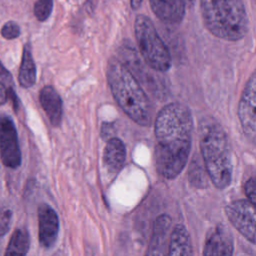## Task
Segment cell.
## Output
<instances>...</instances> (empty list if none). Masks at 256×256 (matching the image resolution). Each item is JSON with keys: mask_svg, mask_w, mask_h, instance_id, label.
<instances>
[{"mask_svg": "<svg viewBox=\"0 0 256 256\" xmlns=\"http://www.w3.org/2000/svg\"><path fill=\"white\" fill-rule=\"evenodd\" d=\"M192 131V114L186 105L169 103L158 113L154 124L155 165L163 178L171 180L182 172L191 151Z\"/></svg>", "mask_w": 256, "mask_h": 256, "instance_id": "obj_1", "label": "cell"}, {"mask_svg": "<svg viewBox=\"0 0 256 256\" xmlns=\"http://www.w3.org/2000/svg\"><path fill=\"white\" fill-rule=\"evenodd\" d=\"M199 143L211 182L217 189L227 188L232 180V151L225 130L214 118L206 116L199 122Z\"/></svg>", "mask_w": 256, "mask_h": 256, "instance_id": "obj_2", "label": "cell"}, {"mask_svg": "<svg viewBox=\"0 0 256 256\" xmlns=\"http://www.w3.org/2000/svg\"><path fill=\"white\" fill-rule=\"evenodd\" d=\"M107 81L115 101L124 113L135 123L149 126L152 120L151 103L127 65L116 58L110 59Z\"/></svg>", "mask_w": 256, "mask_h": 256, "instance_id": "obj_3", "label": "cell"}, {"mask_svg": "<svg viewBox=\"0 0 256 256\" xmlns=\"http://www.w3.org/2000/svg\"><path fill=\"white\" fill-rule=\"evenodd\" d=\"M208 31L226 41H238L248 32L249 21L243 0H200Z\"/></svg>", "mask_w": 256, "mask_h": 256, "instance_id": "obj_4", "label": "cell"}, {"mask_svg": "<svg viewBox=\"0 0 256 256\" xmlns=\"http://www.w3.org/2000/svg\"><path fill=\"white\" fill-rule=\"evenodd\" d=\"M134 31L138 48L144 62L158 72L171 67V56L149 17L139 14L135 18Z\"/></svg>", "mask_w": 256, "mask_h": 256, "instance_id": "obj_5", "label": "cell"}, {"mask_svg": "<svg viewBox=\"0 0 256 256\" xmlns=\"http://www.w3.org/2000/svg\"><path fill=\"white\" fill-rule=\"evenodd\" d=\"M225 213L232 226L250 243L255 244V209L247 199L230 202L225 207Z\"/></svg>", "mask_w": 256, "mask_h": 256, "instance_id": "obj_6", "label": "cell"}, {"mask_svg": "<svg viewBox=\"0 0 256 256\" xmlns=\"http://www.w3.org/2000/svg\"><path fill=\"white\" fill-rule=\"evenodd\" d=\"M0 157L8 168L16 169L21 165L17 130L12 119L3 113H0Z\"/></svg>", "mask_w": 256, "mask_h": 256, "instance_id": "obj_7", "label": "cell"}, {"mask_svg": "<svg viewBox=\"0 0 256 256\" xmlns=\"http://www.w3.org/2000/svg\"><path fill=\"white\" fill-rule=\"evenodd\" d=\"M256 75L253 73L248 79L238 107V116L245 136L252 142L256 137Z\"/></svg>", "mask_w": 256, "mask_h": 256, "instance_id": "obj_8", "label": "cell"}, {"mask_svg": "<svg viewBox=\"0 0 256 256\" xmlns=\"http://www.w3.org/2000/svg\"><path fill=\"white\" fill-rule=\"evenodd\" d=\"M234 240L230 229L224 224H216L206 234L203 256H233Z\"/></svg>", "mask_w": 256, "mask_h": 256, "instance_id": "obj_9", "label": "cell"}, {"mask_svg": "<svg viewBox=\"0 0 256 256\" xmlns=\"http://www.w3.org/2000/svg\"><path fill=\"white\" fill-rule=\"evenodd\" d=\"M59 233V218L56 211L43 203L38 208V238L43 248H52Z\"/></svg>", "mask_w": 256, "mask_h": 256, "instance_id": "obj_10", "label": "cell"}, {"mask_svg": "<svg viewBox=\"0 0 256 256\" xmlns=\"http://www.w3.org/2000/svg\"><path fill=\"white\" fill-rule=\"evenodd\" d=\"M172 220L169 215H159L153 224L152 234L145 256H168Z\"/></svg>", "mask_w": 256, "mask_h": 256, "instance_id": "obj_11", "label": "cell"}, {"mask_svg": "<svg viewBox=\"0 0 256 256\" xmlns=\"http://www.w3.org/2000/svg\"><path fill=\"white\" fill-rule=\"evenodd\" d=\"M151 9L158 19L167 24H177L185 16V0H149Z\"/></svg>", "mask_w": 256, "mask_h": 256, "instance_id": "obj_12", "label": "cell"}, {"mask_svg": "<svg viewBox=\"0 0 256 256\" xmlns=\"http://www.w3.org/2000/svg\"><path fill=\"white\" fill-rule=\"evenodd\" d=\"M39 101L51 125L54 127L60 126L63 116V103L54 87L44 86L39 93Z\"/></svg>", "mask_w": 256, "mask_h": 256, "instance_id": "obj_13", "label": "cell"}, {"mask_svg": "<svg viewBox=\"0 0 256 256\" xmlns=\"http://www.w3.org/2000/svg\"><path fill=\"white\" fill-rule=\"evenodd\" d=\"M125 159L126 147L123 141L116 137L108 139L103 153V163L107 172L111 175L117 174L123 167Z\"/></svg>", "mask_w": 256, "mask_h": 256, "instance_id": "obj_14", "label": "cell"}, {"mask_svg": "<svg viewBox=\"0 0 256 256\" xmlns=\"http://www.w3.org/2000/svg\"><path fill=\"white\" fill-rule=\"evenodd\" d=\"M168 256H193L190 235L183 224H176L171 229Z\"/></svg>", "mask_w": 256, "mask_h": 256, "instance_id": "obj_15", "label": "cell"}, {"mask_svg": "<svg viewBox=\"0 0 256 256\" xmlns=\"http://www.w3.org/2000/svg\"><path fill=\"white\" fill-rule=\"evenodd\" d=\"M18 81L23 88H30L36 82V66L29 45L23 48Z\"/></svg>", "mask_w": 256, "mask_h": 256, "instance_id": "obj_16", "label": "cell"}, {"mask_svg": "<svg viewBox=\"0 0 256 256\" xmlns=\"http://www.w3.org/2000/svg\"><path fill=\"white\" fill-rule=\"evenodd\" d=\"M30 245L29 233L24 228L16 229L7 245L4 256H26Z\"/></svg>", "mask_w": 256, "mask_h": 256, "instance_id": "obj_17", "label": "cell"}, {"mask_svg": "<svg viewBox=\"0 0 256 256\" xmlns=\"http://www.w3.org/2000/svg\"><path fill=\"white\" fill-rule=\"evenodd\" d=\"M206 170L202 167L201 163L194 159L189 167L188 170V179L192 186L198 189H204L208 185V178L206 175Z\"/></svg>", "mask_w": 256, "mask_h": 256, "instance_id": "obj_18", "label": "cell"}, {"mask_svg": "<svg viewBox=\"0 0 256 256\" xmlns=\"http://www.w3.org/2000/svg\"><path fill=\"white\" fill-rule=\"evenodd\" d=\"M13 212L12 209L4 204L0 203V238L8 233L12 223Z\"/></svg>", "mask_w": 256, "mask_h": 256, "instance_id": "obj_19", "label": "cell"}, {"mask_svg": "<svg viewBox=\"0 0 256 256\" xmlns=\"http://www.w3.org/2000/svg\"><path fill=\"white\" fill-rule=\"evenodd\" d=\"M53 8V0H37L34 4L35 17L43 22L49 18Z\"/></svg>", "mask_w": 256, "mask_h": 256, "instance_id": "obj_20", "label": "cell"}, {"mask_svg": "<svg viewBox=\"0 0 256 256\" xmlns=\"http://www.w3.org/2000/svg\"><path fill=\"white\" fill-rule=\"evenodd\" d=\"M20 27L19 25L14 21H8L6 22L2 28H1V35L3 38L12 40L17 38L20 35Z\"/></svg>", "mask_w": 256, "mask_h": 256, "instance_id": "obj_21", "label": "cell"}, {"mask_svg": "<svg viewBox=\"0 0 256 256\" xmlns=\"http://www.w3.org/2000/svg\"><path fill=\"white\" fill-rule=\"evenodd\" d=\"M244 191L245 194L247 196V200L252 203L253 205H255L256 202V182H255V178L251 177L250 179H248L245 183L244 186Z\"/></svg>", "mask_w": 256, "mask_h": 256, "instance_id": "obj_22", "label": "cell"}, {"mask_svg": "<svg viewBox=\"0 0 256 256\" xmlns=\"http://www.w3.org/2000/svg\"><path fill=\"white\" fill-rule=\"evenodd\" d=\"M9 96V90H7L6 86L0 82V105H3L4 103L7 102Z\"/></svg>", "mask_w": 256, "mask_h": 256, "instance_id": "obj_23", "label": "cell"}, {"mask_svg": "<svg viewBox=\"0 0 256 256\" xmlns=\"http://www.w3.org/2000/svg\"><path fill=\"white\" fill-rule=\"evenodd\" d=\"M142 3V0H131V7L133 10H137Z\"/></svg>", "mask_w": 256, "mask_h": 256, "instance_id": "obj_24", "label": "cell"}, {"mask_svg": "<svg viewBox=\"0 0 256 256\" xmlns=\"http://www.w3.org/2000/svg\"><path fill=\"white\" fill-rule=\"evenodd\" d=\"M185 1H186V4H191V3H193L194 0H185Z\"/></svg>", "mask_w": 256, "mask_h": 256, "instance_id": "obj_25", "label": "cell"}]
</instances>
